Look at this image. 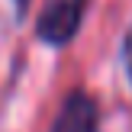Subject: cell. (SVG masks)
Instances as JSON below:
<instances>
[{"instance_id":"7a4b0ae2","label":"cell","mask_w":132,"mask_h":132,"mask_svg":"<svg viewBox=\"0 0 132 132\" xmlns=\"http://www.w3.org/2000/svg\"><path fill=\"white\" fill-rule=\"evenodd\" d=\"M52 132H97V106L87 94H71L64 100Z\"/></svg>"},{"instance_id":"3957f363","label":"cell","mask_w":132,"mask_h":132,"mask_svg":"<svg viewBox=\"0 0 132 132\" xmlns=\"http://www.w3.org/2000/svg\"><path fill=\"white\" fill-rule=\"evenodd\" d=\"M126 64H129V71H132V32H129V39H126Z\"/></svg>"},{"instance_id":"6da1fadb","label":"cell","mask_w":132,"mask_h":132,"mask_svg":"<svg viewBox=\"0 0 132 132\" xmlns=\"http://www.w3.org/2000/svg\"><path fill=\"white\" fill-rule=\"evenodd\" d=\"M84 3H87V0H48L45 10H42V19H39V36L48 39L52 45L68 42L77 32Z\"/></svg>"}]
</instances>
